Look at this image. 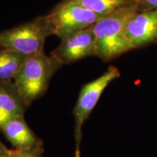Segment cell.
I'll return each instance as SVG.
<instances>
[{"mask_svg":"<svg viewBox=\"0 0 157 157\" xmlns=\"http://www.w3.org/2000/svg\"><path fill=\"white\" fill-rule=\"evenodd\" d=\"M53 34L47 15L0 32V47L29 56L43 52L46 39Z\"/></svg>","mask_w":157,"mask_h":157,"instance_id":"cell-3","label":"cell"},{"mask_svg":"<svg viewBox=\"0 0 157 157\" xmlns=\"http://www.w3.org/2000/svg\"><path fill=\"white\" fill-rule=\"evenodd\" d=\"M103 16L68 0H63L47 15L53 34L61 40L89 28Z\"/></svg>","mask_w":157,"mask_h":157,"instance_id":"cell-4","label":"cell"},{"mask_svg":"<svg viewBox=\"0 0 157 157\" xmlns=\"http://www.w3.org/2000/svg\"><path fill=\"white\" fill-rule=\"evenodd\" d=\"M26 108L15 84L0 81V129L11 119L23 116Z\"/></svg>","mask_w":157,"mask_h":157,"instance_id":"cell-9","label":"cell"},{"mask_svg":"<svg viewBox=\"0 0 157 157\" xmlns=\"http://www.w3.org/2000/svg\"><path fill=\"white\" fill-rule=\"evenodd\" d=\"M1 129L7 140L15 149L36 148L42 146L41 141L25 122L23 116L7 121Z\"/></svg>","mask_w":157,"mask_h":157,"instance_id":"cell-8","label":"cell"},{"mask_svg":"<svg viewBox=\"0 0 157 157\" xmlns=\"http://www.w3.org/2000/svg\"><path fill=\"white\" fill-rule=\"evenodd\" d=\"M63 66L43 52L27 56L14 78V84L27 106L48 90L55 73Z\"/></svg>","mask_w":157,"mask_h":157,"instance_id":"cell-2","label":"cell"},{"mask_svg":"<svg viewBox=\"0 0 157 157\" xmlns=\"http://www.w3.org/2000/svg\"><path fill=\"white\" fill-rule=\"evenodd\" d=\"M139 12L152 11L157 10V0H135Z\"/></svg>","mask_w":157,"mask_h":157,"instance_id":"cell-13","label":"cell"},{"mask_svg":"<svg viewBox=\"0 0 157 157\" xmlns=\"http://www.w3.org/2000/svg\"><path fill=\"white\" fill-rule=\"evenodd\" d=\"M138 11L135 0L103 15L91 25L95 39V56L108 62L133 50L126 38L128 21Z\"/></svg>","mask_w":157,"mask_h":157,"instance_id":"cell-1","label":"cell"},{"mask_svg":"<svg viewBox=\"0 0 157 157\" xmlns=\"http://www.w3.org/2000/svg\"><path fill=\"white\" fill-rule=\"evenodd\" d=\"M84 8L93 12L95 14L105 15L113 11L128 5L134 0H68Z\"/></svg>","mask_w":157,"mask_h":157,"instance_id":"cell-11","label":"cell"},{"mask_svg":"<svg viewBox=\"0 0 157 157\" xmlns=\"http://www.w3.org/2000/svg\"><path fill=\"white\" fill-rule=\"evenodd\" d=\"M51 56L63 65L95 56V39L91 26L63 39Z\"/></svg>","mask_w":157,"mask_h":157,"instance_id":"cell-6","label":"cell"},{"mask_svg":"<svg viewBox=\"0 0 157 157\" xmlns=\"http://www.w3.org/2000/svg\"><path fill=\"white\" fill-rule=\"evenodd\" d=\"M125 35L133 50L157 43V10L137 12L127 23Z\"/></svg>","mask_w":157,"mask_h":157,"instance_id":"cell-7","label":"cell"},{"mask_svg":"<svg viewBox=\"0 0 157 157\" xmlns=\"http://www.w3.org/2000/svg\"><path fill=\"white\" fill-rule=\"evenodd\" d=\"M42 148L15 149L10 151V157H42Z\"/></svg>","mask_w":157,"mask_h":157,"instance_id":"cell-12","label":"cell"},{"mask_svg":"<svg viewBox=\"0 0 157 157\" xmlns=\"http://www.w3.org/2000/svg\"><path fill=\"white\" fill-rule=\"evenodd\" d=\"M8 151H9V150H7V149L6 148L5 146H4L2 144V143L0 142V155L5 154V153H7Z\"/></svg>","mask_w":157,"mask_h":157,"instance_id":"cell-14","label":"cell"},{"mask_svg":"<svg viewBox=\"0 0 157 157\" xmlns=\"http://www.w3.org/2000/svg\"><path fill=\"white\" fill-rule=\"evenodd\" d=\"M0 157H10V151L8 152L5 153V154L0 155Z\"/></svg>","mask_w":157,"mask_h":157,"instance_id":"cell-15","label":"cell"},{"mask_svg":"<svg viewBox=\"0 0 157 157\" xmlns=\"http://www.w3.org/2000/svg\"><path fill=\"white\" fill-rule=\"evenodd\" d=\"M27 56L8 49H0V81L10 82L21 68Z\"/></svg>","mask_w":157,"mask_h":157,"instance_id":"cell-10","label":"cell"},{"mask_svg":"<svg viewBox=\"0 0 157 157\" xmlns=\"http://www.w3.org/2000/svg\"><path fill=\"white\" fill-rule=\"evenodd\" d=\"M119 69L115 66H111L105 73L83 86L80 91L74 109V115L75 119V138L76 145L78 147L82 138V127L90 117V113L95 109L100 98L108 85L120 76Z\"/></svg>","mask_w":157,"mask_h":157,"instance_id":"cell-5","label":"cell"}]
</instances>
